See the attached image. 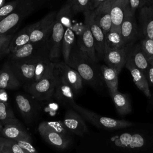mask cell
<instances>
[{"label": "cell", "instance_id": "b9f144b4", "mask_svg": "<svg viewBox=\"0 0 153 153\" xmlns=\"http://www.w3.org/2000/svg\"><path fill=\"white\" fill-rule=\"evenodd\" d=\"M5 0H0V8L2 7L5 4Z\"/></svg>", "mask_w": 153, "mask_h": 153}, {"label": "cell", "instance_id": "4316f807", "mask_svg": "<svg viewBox=\"0 0 153 153\" xmlns=\"http://www.w3.org/2000/svg\"><path fill=\"white\" fill-rule=\"evenodd\" d=\"M30 25H29L13 36L8 45V54L14 53L30 42Z\"/></svg>", "mask_w": 153, "mask_h": 153}, {"label": "cell", "instance_id": "d6a6232c", "mask_svg": "<svg viewBox=\"0 0 153 153\" xmlns=\"http://www.w3.org/2000/svg\"><path fill=\"white\" fill-rule=\"evenodd\" d=\"M139 43L148 59L150 60L153 59V39L142 38Z\"/></svg>", "mask_w": 153, "mask_h": 153}, {"label": "cell", "instance_id": "f6af8a7d", "mask_svg": "<svg viewBox=\"0 0 153 153\" xmlns=\"http://www.w3.org/2000/svg\"><path fill=\"white\" fill-rule=\"evenodd\" d=\"M109 1H111V0H109Z\"/></svg>", "mask_w": 153, "mask_h": 153}, {"label": "cell", "instance_id": "f546056e", "mask_svg": "<svg viewBox=\"0 0 153 153\" xmlns=\"http://www.w3.org/2000/svg\"><path fill=\"white\" fill-rule=\"evenodd\" d=\"M106 49H116L124 47L120 29L111 27L110 30L105 35Z\"/></svg>", "mask_w": 153, "mask_h": 153}, {"label": "cell", "instance_id": "484cf974", "mask_svg": "<svg viewBox=\"0 0 153 153\" xmlns=\"http://www.w3.org/2000/svg\"><path fill=\"white\" fill-rule=\"evenodd\" d=\"M16 105L20 113L27 121H30L36 114V108L26 96L19 94L15 97Z\"/></svg>", "mask_w": 153, "mask_h": 153}, {"label": "cell", "instance_id": "603a6c76", "mask_svg": "<svg viewBox=\"0 0 153 153\" xmlns=\"http://www.w3.org/2000/svg\"><path fill=\"white\" fill-rule=\"evenodd\" d=\"M128 58L147 78L149 68V60L143 52L140 43L133 45L130 51Z\"/></svg>", "mask_w": 153, "mask_h": 153}, {"label": "cell", "instance_id": "ab89813d", "mask_svg": "<svg viewBox=\"0 0 153 153\" xmlns=\"http://www.w3.org/2000/svg\"><path fill=\"white\" fill-rule=\"evenodd\" d=\"M106 0H92V3H93V8H96V7H97L100 4H101L102 3L105 2Z\"/></svg>", "mask_w": 153, "mask_h": 153}, {"label": "cell", "instance_id": "5b68a950", "mask_svg": "<svg viewBox=\"0 0 153 153\" xmlns=\"http://www.w3.org/2000/svg\"><path fill=\"white\" fill-rule=\"evenodd\" d=\"M37 4L34 0H25L14 11L0 20V36L11 34L15 29L35 8Z\"/></svg>", "mask_w": 153, "mask_h": 153}, {"label": "cell", "instance_id": "f1b7e54d", "mask_svg": "<svg viewBox=\"0 0 153 153\" xmlns=\"http://www.w3.org/2000/svg\"><path fill=\"white\" fill-rule=\"evenodd\" d=\"M75 35L72 26L66 28L62 45V54L64 62L67 63L71 52V50L75 44Z\"/></svg>", "mask_w": 153, "mask_h": 153}, {"label": "cell", "instance_id": "277c9868", "mask_svg": "<svg viewBox=\"0 0 153 153\" xmlns=\"http://www.w3.org/2000/svg\"><path fill=\"white\" fill-rule=\"evenodd\" d=\"M54 65L55 62H50L44 75L40 80L24 87L26 91L39 100H48L53 97L55 87Z\"/></svg>", "mask_w": 153, "mask_h": 153}, {"label": "cell", "instance_id": "ffe728a7", "mask_svg": "<svg viewBox=\"0 0 153 153\" xmlns=\"http://www.w3.org/2000/svg\"><path fill=\"white\" fill-rule=\"evenodd\" d=\"M139 23L143 38L153 39V5L141 8Z\"/></svg>", "mask_w": 153, "mask_h": 153}, {"label": "cell", "instance_id": "ac0fdd59", "mask_svg": "<svg viewBox=\"0 0 153 153\" xmlns=\"http://www.w3.org/2000/svg\"><path fill=\"white\" fill-rule=\"evenodd\" d=\"M125 67L130 71L133 78V81L137 87L148 98H150L151 97V93L149 89V84L145 74L134 65L129 58L127 59Z\"/></svg>", "mask_w": 153, "mask_h": 153}, {"label": "cell", "instance_id": "30bf717a", "mask_svg": "<svg viewBox=\"0 0 153 153\" xmlns=\"http://www.w3.org/2000/svg\"><path fill=\"white\" fill-rule=\"evenodd\" d=\"M84 14V23L88 26L94 39L97 58L98 60H102L106 51L105 34L94 20L93 10L86 11Z\"/></svg>", "mask_w": 153, "mask_h": 153}, {"label": "cell", "instance_id": "836d02e7", "mask_svg": "<svg viewBox=\"0 0 153 153\" xmlns=\"http://www.w3.org/2000/svg\"><path fill=\"white\" fill-rule=\"evenodd\" d=\"M12 34L0 36V59L5 54H8V45L13 37Z\"/></svg>", "mask_w": 153, "mask_h": 153}, {"label": "cell", "instance_id": "74e56055", "mask_svg": "<svg viewBox=\"0 0 153 153\" xmlns=\"http://www.w3.org/2000/svg\"><path fill=\"white\" fill-rule=\"evenodd\" d=\"M147 79L149 84L153 85V59L149 60V68L148 69Z\"/></svg>", "mask_w": 153, "mask_h": 153}, {"label": "cell", "instance_id": "4fadbf2b", "mask_svg": "<svg viewBox=\"0 0 153 153\" xmlns=\"http://www.w3.org/2000/svg\"><path fill=\"white\" fill-rule=\"evenodd\" d=\"M84 118L72 108H68L64 115L62 124L69 131L82 136L88 132Z\"/></svg>", "mask_w": 153, "mask_h": 153}, {"label": "cell", "instance_id": "ee69618b", "mask_svg": "<svg viewBox=\"0 0 153 153\" xmlns=\"http://www.w3.org/2000/svg\"><path fill=\"white\" fill-rule=\"evenodd\" d=\"M146 1H151V0H145Z\"/></svg>", "mask_w": 153, "mask_h": 153}, {"label": "cell", "instance_id": "60d3db41", "mask_svg": "<svg viewBox=\"0 0 153 153\" xmlns=\"http://www.w3.org/2000/svg\"><path fill=\"white\" fill-rule=\"evenodd\" d=\"M35 1V2L36 4L38 3H41V2H47V1H50L51 0H34Z\"/></svg>", "mask_w": 153, "mask_h": 153}, {"label": "cell", "instance_id": "8992f818", "mask_svg": "<svg viewBox=\"0 0 153 153\" xmlns=\"http://www.w3.org/2000/svg\"><path fill=\"white\" fill-rule=\"evenodd\" d=\"M54 127L55 123L43 121L39 124L38 131L42 137L49 144L60 149L66 148L70 143L66 132L64 131L67 130L65 127H57V124Z\"/></svg>", "mask_w": 153, "mask_h": 153}, {"label": "cell", "instance_id": "52a82bcc", "mask_svg": "<svg viewBox=\"0 0 153 153\" xmlns=\"http://www.w3.org/2000/svg\"><path fill=\"white\" fill-rule=\"evenodd\" d=\"M56 15V11H51L38 22L30 25V42H43L48 40L55 22Z\"/></svg>", "mask_w": 153, "mask_h": 153}, {"label": "cell", "instance_id": "3957f363", "mask_svg": "<svg viewBox=\"0 0 153 153\" xmlns=\"http://www.w3.org/2000/svg\"><path fill=\"white\" fill-rule=\"evenodd\" d=\"M71 108L77 111L84 119L97 128L103 130H114L129 127L136 123L123 120H117L111 117L100 115L89 109H87L76 103Z\"/></svg>", "mask_w": 153, "mask_h": 153}, {"label": "cell", "instance_id": "7bdbcfd3", "mask_svg": "<svg viewBox=\"0 0 153 153\" xmlns=\"http://www.w3.org/2000/svg\"><path fill=\"white\" fill-rule=\"evenodd\" d=\"M2 128H3V126L0 123V134H1V131H2Z\"/></svg>", "mask_w": 153, "mask_h": 153}, {"label": "cell", "instance_id": "4dcf8cb0", "mask_svg": "<svg viewBox=\"0 0 153 153\" xmlns=\"http://www.w3.org/2000/svg\"><path fill=\"white\" fill-rule=\"evenodd\" d=\"M67 2L71 7L74 14L78 13H85L93 10L92 0H68Z\"/></svg>", "mask_w": 153, "mask_h": 153}, {"label": "cell", "instance_id": "7c38bea8", "mask_svg": "<svg viewBox=\"0 0 153 153\" xmlns=\"http://www.w3.org/2000/svg\"><path fill=\"white\" fill-rule=\"evenodd\" d=\"M48 41L43 42H29L17 51L10 53L9 60L17 61L48 54Z\"/></svg>", "mask_w": 153, "mask_h": 153}, {"label": "cell", "instance_id": "d6986e66", "mask_svg": "<svg viewBox=\"0 0 153 153\" xmlns=\"http://www.w3.org/2000/svg\"><path fill=\"white\" fill-rule=\"evenodd\" d=\"M109 1L112 20L111 27L120 29L125 14L129 9L128 0H111Z\"/></svg>", "mask_w": 153, "mask_h": 153}, {"label": "cell", "instance_id": "9a60e30c", "mask_svg": "<svg viewBox=\"0 0 153 153\" xmlns=\"http://www.w3.org/2000/svg\"><path fill=\"white\" fill-rule=\"evenodd\" d=\"M120 32L125 45L133 43L139 35V29L134 18L129 9L127 11L120 26Z\"/></svg>", "mask_w": 153, "mask_h": 153}, {"label": "cell", "instance_id": "7a4b0ae2", "mask_svg": "<svg viewBox=\"0 0 153 153\" xmlns=\"http://www.w3.org/2000/svg\"><path fill=\"white\" fill-rule=\"evenodd\" d=\"M50 62L48 54H44L21 60H9L8 62L25 87L40 80L44 75Z\"/></svg>", "mask_w": 153, "mask_h": 153}, {"label": "cell", "instance_id": "5bb4252c", "mask_svg": "<svg viewBox=\"0 0 153 153\" xmlns=\"http://www.w3.org/2000/svg\"><path fill=\"white\" fill-rule=\"evenodd\" d=\"M76 44L81 50L84 51L88 57L94 62L97 63L96 51L94 39L88 26L84 23L79 36H78Z\"/></svg>", "mask_w": 153, "mask_h": 153}, {"label": "cell", "instance_id": "2e32d148", "mask_svg": "<svg viewBox=\"0 0 153 153\" xmlns=\"http://www.w3.org/2000/svg\"><path fill=\"white\" fill-rule=\"evenodd\" d=\"M55 66L59 70L71 86L74 93L76 94L79 93L83 87L84 81L79 73L65 62H56L55 63Z\"/></svg>", "mask_w": 153, "mask_h": 153}, {"label": "cell", "instance_id": "d590c367", "mask_svg": "<svg viewBox=\"0 0 153 153\" xmlns=\"http://www.w3.org/2000/svg\"><path fill=\"white\" fill-rule=\"evenodd\" d=\"M24 150L25 153H38L36 149L32 145L31 142L25 140H15Z\"/></svg>", "mask_w": 153, "mask_h": 153}, {"label": "cell", "instance_id": "8fae6325", "mask_svg": "<svg viewBox=\"0 0 153 153\" xmlns=\"http://www.w3.org/2000/svg\"><path fill=\"white\" fill-rule=\"evenodd\" d=\"M133 44H128L120 48L106 49L103 60L108 66L115 69L120 74L125 66L128 58L130 51Z\"/></svg>", "mask_w": 153, "mask_h": 153}, {"label": "cell", "instance_id": "83f0119b", "mask_svg": "<svg viewBox=\"0 0 153 153\" xmlns=\"http://www.w3.org/2000/svg\"><path fill=\"white\" fill-rule=\"evenodd\" d=\"M100 69L103 76V79L109 92L118 90V72L116 69L102 65Z\"/></svg>", "mask_w": 153, "mask_h": 153}, {"label": "cell", "instance_id": "6da1fadb", "mask_svg": "<svg viewBox=\"0 0 153 153\" xmlns=\"http://www.w3.org/2000/svg\"><path fill=\"white\" fill-rule=\"evenodd\" d=\"M66 63L76 70L83 81L92 87L100 90L103 86L105 82L100 67L98 68L97 63L92 61L80 50L76 43L74 44Z\"/></svg>", "mask_w": 153, "mask_h": 153}, {"label": "cell", "instance_id": "1f68e13d", "mask_svg": "<svg viewBox=\"0 0 153 153\" xmlns=\"http://www.w3.org/2000/svg\"><path fill=\"white\" fill-rule=\"evenodd\" d=\"M25 0H14L0 8V20L11 13Z\"/></svg>", "mask_w": 153, "mask_h": 153}, {"label": "cell", "instance_id": "f35d334b", "mask_svg": "<svg viewBox=\"0 0 153 153\" xmlns=\"http://www.w3.org/2000/svg\"><path fill=\"white\" fill-rule=\"evenodd\" d=\"M0 153H13L4 142L2 136H0Z\"/></svg>", "mask_w": 153, "mask_h": 153}, {"label": "cell", "instance_id": "e575fe53", "mask_svg": "<svg viewBox=\"0 0 153 153\" xmlns=\"http://www.w3.org/2000/svg\"><path fill=\"white\" fill-rule=\"evenodd\" d=\"M2 138L4 142L11 149L13 153H25L23 148L15 140L6 139L4 137H2Z\"/></svg>", "mask_w": 153, "mask_h": 153}, {"label": "cell", "instance_id": "cb8c5ba5", "mask_svg": "<svg viewBox=\"0 0 153 153\" xmlns=\"http://www.w3.org/2000/svg\"><path fill=\"white\" fill-rule=\"evenodd\" d=\"M7 100L8 96L5 90L0 89V123L3 126L9 124L20 123L14 115Z\"/></svg>", "mask_w": 153, "mask_h": 153}, {"label": "cell", "instance_id": "44dd1931", "mask_svg": "<svg viewBox=\"0 0 153 153\" xmlns=\"http://www.w3.org/2000/svg\"><path fill=\"white\" fill-rule=\"evenodd\" d=\"M0 135L6 139L13 140H25L32 142L31 137L20 123L5 125L3 126Z\"/></svg>", "mask_w": 153, "mask_h": 153}, {"label": "cell", "instance_id": "ba28073f", "mask_svg": "<svg viewBox=\"0 0 153 153\" xmlns=\"http://www.w3.org/2000/svg\"><path fill=\"white\" fill-rule=\"evenodd\" d=\"M54 74L55 77V87L53 97L63 106L71 107L75 103L74 90L55 65Z\"/></svg>", "mask_w": 153, "mask_h": 153}, {"label": "cell", "instance_id": "e0dca14e", "mask_svg": "<svg viewBox=\"0 0 153 153\" xmlns=\"http://www.w3.org/2000/svg\"><path fill=\"white\" fill-rule=\"evenodd\" d=\"M94 20L106 35L112 27L110 14V1L106 0L93 10Z\"/></svg>", "mask_w": 153, "mask_h": 153}, {"label": "cell", "instance_id": "9c48e42d", "mask_svg": "<svg viewBox=\"0 0 153 153\" xmlns=\"http://www.w3.org/2000/svg\"><path fill=\"white\" fill-rule=\"evenodd\" d=\"M65 26L56 15L50 36L48 41V55L50 60L53 62H58L62 54V41L66 29Z\"/></svg>", "mask_w": 153, "mask_h": 153}, {"label": "cell", "instance_id": "d4e9b609", "mask_svg": "<svg viewBox=\"0 0 153 153\" xmlns=\"http://www.w3.org/2000/svg\"><path fill=\"white\" fill-rule=\"evenodd\" d=\"M114 103L117 112L121 115H125L131 112L132 108L130 100L127 94L120 92L118 90L109 92Z\"/></svg>", "mask_w": 153, "mask_h": 153}, {"label": "cell", "instance_id": "7402d4cb", "mask_svg": "<svg viewBox=\"0 0 153 153\" xmlns=\"http://www.w3.org/2000/svg\"><path fill=\"white\" fill-rule=\"evenodd\" d=\"M20 85V82L7 62L0 70V89L5 90L16 89Z\"/></svg>", "mask_w": 153, "mask_h": 153}, {"label": "cell", "instance_id": "8d00e7d4", "mask_svg": "<svg viewBox=\"0 0 153 153\" xmlns=\"http://www.w3.org/2000/svg\"><path fill=\"white\" fill-rule=\"evenodd\" d=\"M145 2V0H128L130 13L134 15L136 11L138 8H142L144 5Z\"/></svg>", "mask_w": 153, "mask_h": 153}]
</instances>
